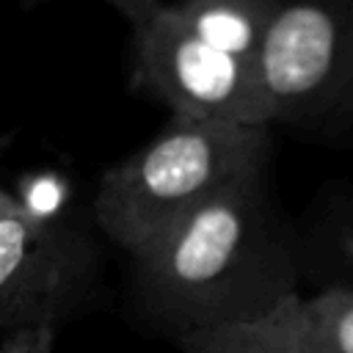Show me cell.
<instances>
[{
  "instance_id": "1",
  "label": "cell",
  "mask_w": 353,
  "mask_h": 353,
  "mask_svg": "<svg viewBox=\"0 0 353 353\" xmlns=\"http://www.w3.org/2000/svg\"><path fill=\"white\" fill-rule=\"evenodd\" d=\"M143 309L174 339L251 320L295 292L268 165L237 179L132 259Z\"/></svg>"
},
{
  "instance_id": "7",
  "label": "cell",
  "mask_w": 353,
  "mask_h": 353,
  "mask_svg": "<svg viewBox=\"0 0 353 353\" xmlns=\"http://www.w3.org/2000/svg\"><path fill=\"white\" fill-rule=\"evenodd\" d=\"M281 3L284 0H176L171 8L204 41L256 63Z\"/></svg>"
},
{
  "instance_id": "4",
  "label": "cell",
  "mask_w": 353,
  "mask_h": 353,
  "mask_svg": "<svg viewBox=\"0 0 353 353\" xmlns=\"http://www.w3.org/2000/svg\"><path fill=\"white\" fill-rule=\"evenodd\" d=\"M88 237L28 204L19 193L0 196V325H58L74 312L97 276Z\"/></svg>"
},
{
  "instance_id": "9",
  "label": "cell",
  "mask_w": 353,
  "mask_h": 353,
  "mask_svg": "<svg viewBox=\"0 0 353 353\" xmlns=\"http://www.w3.org/2000/svg\"><path fill=\"white\" fill-rule=\"evenodd\" d=\"M55 325H28L3 334L0 353H52Z\"/></svg>"
},
{
  "instance_id": "2",
  "label": "cell",
  "mask_w": 353,
  "mask_h": 353,
  "mask_svg": "<svg viewBox=\"0 0 353 353\" xmlns=\"http://www.w3.org/2000/svg\"><path fill=\"white\" fill-rule=\"evenodd\" d=\"M268 127L174 116L127 160L110 165L94 196L97 226L132 259L268 165Z\"/></svg>"
},
{
  "instance_id": "3",
  "label": "cell",
  "mask_w": 353,
  "mask_h": 353,
  "mask_svg": "<svg viewBox=\"0 0 353 353\" xmlns=\"http://www.w3.org/2000/svg\"><path fill=\"white\" fill-rule=\"evenodd\" d=\"M132 85L174 116L273 124L256 63L204 41L171 6H163L143 30L132 33Z\"/></svg>"
},
{
  "instance_id": "5",
  "label": "cell",
  "mask_w": 353,
  "mask_h": 353,
  "mask_svg": "<svg viewBox=\"0 0 353 353\" xmlns=\"http://www.w3.org/2000/svg\"><path fill=\"white\" fill-rule=\"evenodd\" d=\"M256 74L270 121L309 119L353 94V0H284Z\"/></svg>"
},
{
  "instance_id": "8",
  "label": "cell",
  "mask_w": 353,
  "mask_h": 353,
  "mask_svg": "<svg viewBox=\"0 0 353 353\" xmlns=\"http://www.w3.org/2000/svg\"><path fill=\"white\" fill-rule=\"evenodd\" d=\"M306 301L325 345L334 353H353V287H328Z\"/></svg>"
},
{
  "instance_id": "6",
  "label": "cell",
  "mask_w": 353,
  "mask_h": 353,
  "mask_svg": "<svg viewBox=\"0 0 353 353\" xmlns=\"http://www.w3.org/2000/svg\"><path fill=\"white\" fill-rule=\"evenodd\" d=\"M182 353H334L320 336L309 301L290 292L265 314L176 336Z\"/></svg>"
},
{
  "instance_id": "10",
  "label": "cell",
  "mask_w": 353,
  "mask_h": 353,
  "mask_svg": "<svg viewBox=\"0 0 353 353\" xmlns=\"http://www.w3.org/2000/svg\"><path fill=\"white\" fill-rule=\"evenodd\" d=\"M28 3L33 6V3H44V0H28ZM105 3H110V6L130 22L132 33L143 30V28L157 17V11L165 6L163 0H105Z\"/></svg>"
}]
</instances>
